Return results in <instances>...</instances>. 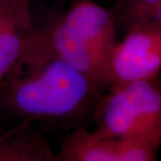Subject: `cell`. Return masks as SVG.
<instances>
[{"instance_id":"obj_3","label":"cell","mask_w":161,"mask_h":161,"mask_svg":"<svg viewBox=\"0 0 161 161\" xmlns=\"http://www.w3.org/2000/svg\"><path fill=\"white\" fill-rule=\"evenodd\" d=\"M93 122V132L100 136L161 143L160 76L109 89L98 100Z\"/></svg>"},{"instance_id":"obj_7","label":"cell","mask_w":161,"mask_h":161,"mask_svg":"<svg viewBox=\"0 0 161 161\" xmlns=\"http://www.w3.org/2000/svg\"><path fill=\"white\" fill-rule=\"evenodd\" d=\"M47 137L33 123L20 121L0 134V161H56Z\"/></svg>"},{"instance_id":"obj_2","label":"cell","mask_w":161,"mask_h":161,"mask_svg":"<svg viewBox=\"0 0 161 161\" xmlns=\"http://www.w3.org/2000/svg\"><path fill=\"white\" fill-rule=\"evenodd\" d=\"M116 30L114 12L92 1L79 0L37 32L54 54L103 92L111 85Z\"/></svg>"},{"instance_id":"obj_5","label":"cell","mask_w":161,"mask_h":161,"mask_svg":"<svg viewBox=\"0 0 161 161\" xmlns=\"http://www.w3.org/2000/svg\"><path fill=\"white\" fill-rule=\"evenodd\" d=\"M160 144L141 139L104 137L88 127H79L61 139L56 161H153Z\"/></svg>"},{"instance_id":"obj_6","label":"cell","mask_w":161,"mask_h":161,"mask_svg":"<svg viewBox=\"0 0 161 161\" xmlns=\"http://www.w3.org/2000/svg\"><path fill=\"white\" fill-rule=\"evenodd\" d=\"M33 0H0V81L16 65L36 33Z\"/></svg>"},{"instance_id":"obj_1","label":"cell","mask_w":161,"mask_h":161,"mask_svg":"<svg viewBox=\"0 0 161 161\" xmlns=\"http://www.w3.org/2000/svg\"><path fill=\"white\" fill-rule=\"evenodd\" d=\"M103 92L58 58L37 32L0 81V109L20 121L64 131L88 127Z\"/></svg>"},{"instance_id":"obj_4","label":"cell","mask_w":161,"mask_h":161,"mask_svg":"<svg viewBox=\"0 0 161 161\" xmlns=\"http://www.w3.org/2000/svg\"><path fill=\"white\" fill-rule=\"evenodd\" d=\"M160 74L161 24L147 22L127 30L113 52L109 89Z\"/></svg>"},{"instance_id":"obj_8","label":"cell","mask_w":161,"mask_h":161,"mask_svg":"<svg viewBox=\"0 0 161 161\" xmlns=\"http://www.w3.org/2000/svg\"><path fill=\"white\" fill-rule=\"evenodd\" d=\"M149 22H153V23L161 24V5L158 6V8L156 10L153 16L151 17Z\"/></svg>"}]
</instances>
